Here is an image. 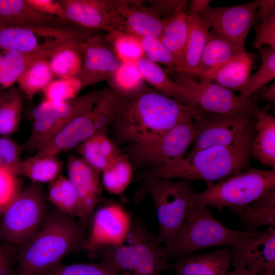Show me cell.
Returning <instances> with one entry per match:
<instances>
[{"instance_id":"1","label":"cell","mask_w":275,"mask_h":275,"mask_svg":"<svg viewBox=\"0 0 275 275\" xmlns=\"http://www.w3.org/2000/svg\"><path fill=\"white\" fill-rule=\"evenodd\" d=\"M207 114L145 84L135 93L123 96L112 125L117 142L139 145L153 142L177 125Z\"/></svg>"},{"instance_id":"2","label":"cell","mask_w":275,"mask_h":275,"mask_svg":"<svg viewBox=\"0 0 275 275\" xmlns=\"http://www.w3.org/2000/svg\"><path fill=\"white\" fill-rule=\"evenodd\" d=\"M86 229L59 210L48 212L37 233L18 245L14 275H40L66 256L85 250Z\"/></svg>"},{"instance_id":"3","label":"cell","mask_w":275,"mask_h":275,"mask_svg":"<svg viewBox=\"0 0 275 275\" xmlns=\"http://www.w3.org/2000/svg\"><path fill=\"white\" fill-rule=\"evenodd\" d=\"M255 133L251 125L241 138L230 145L199 150L171 165L149 170L143 177L199 180L204 181L208 187L246 169L251 156Z\"/></svg>"},{"instance_id":"4","label":"cell","mask_w":275,"mask_h":275,"mask_svg":"<svg viewBox=\"0 0 275 275\" xmlns=\"http://www.w3.org/2000/svg\"><path fill=\"white\" fill-rule=\"evenodd\" d=\"M259 231H237L215 218L208 207L195 205L179 233L170 243L160 245L161 255L168 261L215 246L237 247L244 239L260 233Z\"/></svg>"},{"instance_id":"5","label":"cell","mask_w":275,"mask_h":275,"mask_svg":"<svg viewBox=\"0 0 275 275\" xmlns=\"http://www.w3.org/2000/svg\"><path fill=\"white\" fill-rule=\"evenodd\" d=\"M143 178L142 190L149 195L156 211L159 228L156 237L160 244L167 245L180 231L195 205L197 193L193 188L191 180Z\"/></svg>"},{"instance_id":"6","label":"cell","mask_w":275,"mask_h":275,"mask_svg":"<svg viewBox=\"0 0 275 275\" xmlns=\"http://www.w3.org/2000/svg\"><path fill=\"white\" fill-rule=\"evenodd\" d=\"M123 96L109 87L103 89L94 105L72 120L37 151L41 155H56L76 148L94 134L112 125Z\"/></svg>"},{"instance_id":"7","label":"cell","mask_w":275,"mask_h":275,"mask_svg":"<svg viewBox=\"0 0 275 275\" xmlns=\"http://www.w3.org/2000/svg\"><path fill=\"white\" fill-rule=\"evenodd\" d=\"M275 188V169L250 168L224 178L195 197V205H204L221 211L238 207L255 201Z\"/></svg>"},{"instance_id":"8","label":"cell","mask_w":275,"mask_h":275,"mask_svg":"<svg viewBox=\"0 0 275 275\" xmlns=\"http://www.w3.org/2000/svg\"><path fill=\"white\" fill-rule=\"evenodd\" d=\"M43 186L33 182L20 189L2 211L0 239L19 245L40 229L47 214Z\"/></svg>"},{"instance_id":"9","label":"cell","mask_w":275,"mask_h":275,"mask_svg":"<svg viewBox=\"0 0 275 275\" xmlns=\"http://www.w3.org/2000/svg\"><path fill=\"white\" fill-rule=\"evenodd\" d=\"M197 133L193 121H186L153 142L129 145L124 153L136 166L149 167V170L167 167L184 157Z\"/></svg>"},{"instance_id":"10","label":"cell","mask_w":275,"mask_h":275,"mask_svg":"<svg viewBox=\"0 0 275 275\" xmlns=\"http://www.w3.org/2000/svg\"><path fill=\"white\" fill-rule=\"evenodd\" d=\"M89 36L87 30L77 25L52 28L0 25V49L31 52L81 42Z\"/></svg>"},{"instance_id":"11","label":"cell","mask_w":275,"mask_h":275,"mask_svg":"<svg viewBox=\"0 0 275 275\" xmlns=\"http://www.w3.org/2000/svg\"><path fill=\"white\" fill-rule=\"evenodd\" d=\"M166 70L177 83L191 91L196 106L207 113L254 116L260 109L249 98L237 96L216 83L201 86L187 74L168 68Z\"/></svg>"},{"instance_id":"12","label":"cell","mask_w":275,"mask_h":275,"mask_svg":"<svg viewBox=\"0 0 275 275\" xmlns=\"http://www.w3.org/2000/svg\"><path fill=\"white\" fill-rule=\"evenodd\" d=\"M246 114H207L193 120L198 133L188 155L205 148L230 145L241 138L252 125Z\"/></svg>"},{"instance_id":"13","label":"cell","mask_w":275,"mask_h":275,"mask_svg":"<svg viewBox=\"0 0 275 275\" xmlns=\"http://www.w3.org/2000/svg\"><path fill=\"white\" fill-rule=\"evenodd\" d=\"M132 220L121 205L114 202L95 211L89 224L90 230L85 247L89 256L103 246L124 244Z\"/></svg>"},{"instance_id":"14","label":"cell","mask_w":275,"mask_h":275,"mask_svg":"<svg viewBox=\"0 0 275 275\" xmlns=\"http://www.w3.org/2000/svg\"><path fill=\"white\" fill-rule=\"evenodd\" d=\"M258 6V0L227 7L209 6L197 15L204 19L220 37L244 49Z\"/></svg>"},{"instance_id":"15","label":"cell","mask_w":275,"mask_h":275,"mask_svg":"<svg viewBox=\"0 0 275 275\" xmlns=\"http://www.w3.org/2000/svg\"><path fill=\"white\" fill-rule=\"evenodd\" d=\"M66 19L79 27L107 33L124 32L114 0H58Z\"/></svg>"},{"instance_id":"16","label":"cell","mask_w":275,"mask_h":275,"mask_svg":"<svg viewBox=\"0 0 275 275\" xmlns=\"http://www.w3.org/2000/svg\"><path fill=\"white\" fill-rule=\"evenodd\" d=\"M82 64L77 78L82 88L108 81L121 62L104 35L97 32L80 44Z\"/></svg>"},{"instance_id":"17","label":"cell","mask_w":275,"mask_h":275,"mask_svg":"<svg viewBox=\"0 0 275 275\" xmlns=\"http://www.w3.org/2000/svg\"><path fill=\"white\" fill-rule=\"evenodd\" d=\"M68 178L74 186L79 200L77 218L86 227L99 203L102 191L101 173L80 157L71 155L67 162Z\"/></svg>"},{"instance_id":"18","label":"cell","mask_w":275,"mask_h":275,"mask_svg":"<svg viewBox=\"0 0 275 275\" xmlns=\"http://www.w3.org/2000/svg\"><path fill=\"white\" fill-rule=\"evenodd\" d=\"M233 266H243L258 275H275V228L269 227L231 248Z\"/></svg>"},{"instance_id":"19","label":"cell","mask_w":275,"mask_h":275,"mask_svg":"<svg viewBox=\"0 0 275 275\" xmlns=\"http://www.w3.org/2000/svg\"><path fill=\"white\" fill-rule=\"evenodd\" d=\"M127 239L134 249L132 275H159L162 270L171 269V263L160 254L161 244L156 235L142 223L133 219Z\"/></svg>"},{"instance_id":"20","label":"cell","mask_w":275,"mask_h":275,"mask_svg":"<svg viewBox=\"0 0 275 275\" xmlns=\"http://www.w3.org/2000/svg\"><path fill=\"white\" fill-rule=\"evenodd\" d=\"M102 91L103 89L93 90L73 99L72 108L66 113L33 121L30 136L22 145L23 149L30 152L37 151L72 120L91 107Z\"/></svg>"},{"instance_id":"21","label":"cell","mask_w":275,"mask_h":275,"mask_svg":"<svg viewBox=\"0 0 275 275\" xmlns=\"http://www.w3.org/2000/svg\"><path fill=\"white\" fill-rule=\"evenodd\" d=\"M123 20L124 32L138 37L159 38L164 25L162 19L145 1L114 0Z\"/></svg>"},{"instance_id":"22","label":"cell","mask_w":275,"mask_h":275,"mask_svg":"<svg viewBox=\"0 0 275 275\" xmlns=\"http://www.w3.org/2000/svg\"><path fill=\"white\" fill-rule=\"evenodd\" d=\"M0 25L52 28L76 25L60 17L42 13L26 0H0Z\"/></svg>"},{"instance_id":"23","label":"cell","mask_w":275,"mask_h":275,"mask_svg":"<svg viewBox=\"0 0 275 275\" xmlns=\"http://www.w3.org/2000/svg\"><path fill=\"white\" fill-rule=\"evenodd\" d=\"M243 50L222 38L213 30L209 32L198 65L199 84L204 86L213 82L219 69Z\"/></svg>"},{"instance_id":"24","label":"cell","mask_w":275,"mask_h":275,"mask_svg":"<svg viewBox=\"0 0 275 275\" xmlns=\"http://www.w3.org/2000/svg\"><path fill=\"white\" fill-rule=\"evenodd\" d=\"M231 249L190 254L171 263L175 275H226L231 262Z\"/></svg>"},{"instance_id":"25","label":"cell","mask_w":275,"mask_h":275,"mask_svg":"<svg viewBox=\"0 0 275 275\" xmlns=\"http://www.w3.org/2000/svg\"><path fill=\"white\" fill-rule=\"evenodd\" d=\"M144 81L154 90L187 105L197 107L191 91L172 79L166 69L144 56L134 62Z\"/></svg>"},{"instance_id":"26","label":"cell","mask_w":275,"mask_h":275,"mask_svg":"<svg viewBox=\"0 0 275 275\" xmlns=\"http://www.w3.org/2000/svg\"><path fill=\"white\" fill-rule=\"evenodd\" d=\"M69 43L31 52L15 50H3L4 61L0 71V91L10 87L20 75L34 63L41 60H47L61 48Z\"/></svg>"},{"instance_id":"27","label":"cell","mask_w":275,"mask_h":275,"mask_svg":"<svg viewBox=\"0 0 275 275\" xmlns=\"http://www.w3.org/2000/svg\"><path fill=\"white\" fill-rule=\"evenodd\" d=\"M188 35L182 58L179 66L170 69L187 74L197 76L200 59L207 40L210 25L198 15H187Z\"/></svg>"},{"instance_id":"28","label":"cell","mask_w":275,"mask_h":275,"mask_svg":"<svg viewBox=\"0 0 275 275\" xmlns=\"http://www.w3.org/2000/svg\"><path fill=\"white\" fill-rule=\"evenodd\" d=\"M239 218L244 231L263 226L275 228V188L245 206L228 208Z\"/></svg>"},{"instance_id":"29","label":"cell","mask_w":275,"mask_h":275,"mask_svg":"<svg viewBox=\"0 0 275 275\" xmlns=\"http://www.w3.org/2000/svg\"><path fill=\"white\" fill-rule=\"evenodd\" d=\"M76 148L79 157L101 173L123 152L104 131L94 134Z\"/></svg>"},{"instance_id":"30","label":"cell","mask_w":275,"mask_h":275,"mask_svg":"<svg viewBox=\"0 0 275 275\" xmlns=\"http://www.w3.org/2000/svg\"><path fill=\"white\" fill-rule=\"evenodd\" d=\"M256 135L251 155L265 166L275 169V118L259 109L256 114Z\"/></svg>"},{"instance_id":"31","label":"cell","mask_w":275,"mask_h":275,"mask_svg":"<svg viewBox=\"0 0 275 275\" xmlns=\"http://www.w3.org/2000/svg\"><path fill=\"white\" fill-rule=\"evenodd\" d=\"M253 65V59L244 49L219 69L213 81L228 89L240 92L249 81Z\"/></svg>"},{"instance_id":"32","label":"cell","mask_w":275,"mask_h":275,"mask_svg":"<svg viewBox=\"0 0 275 275\" xmlns=\"http://www.w3.org/2000/svg\"><path fill=\"white\" fill-rule=\"evenodd\" d=\"M62 164L56 155H35L21 160L15 174L31 179L33 182H51L58 176Z\"/></svg>"},{"instance_id":"33","label":"cell","mask_w":275,"mask_h":275,"mask_svg":"<svg viewBox=\"0 0 275 275\" xmlns=\"http://www.w3.org/2000/svg\"><path fill=\"white\" fill-rule=\"evenodd\" d=\"M186 9V8H182L172 17L164 19V25L158 38L178 60L179 64L184 53L188 35Z\"/></svg>"},{"instance_id":"34","label":"cell","mask_w":275,"mask_h":275,"mask_svg":"<svg viewBox=\"0 0 275 275\" xmlns=\"http://www.w3.org/2000/svg\"><path fill=\"white\" fill-rule=\"evenodd\" d=\"M133 175V164L128 156L122 152L101 173L102 186L111 194L122 196L129 186Z\"/></svg>"},{"instance_id":"35","label":"cell","mask_w":275,"mask_h":275,"mask_svg":"<svg viewBox=\"0 0 275 275\" xmlns=\"http://www.w3.org/2000/svg\"><path fill=\"white\" fill-rule=\"evenodd\" d=\"M23 100L20 91L11 88L0 97V135L8 136L19 129Z\"/></svg>"},{"instance_id":"36","label":"cell","mask_w":275,"mask_h":275,"mask_svg":"<svg viewBox=\"0 0 275 275\" xmlns=\"http://www.w3.org/2000/svg\"><path fill=\"white\" fill-rule=\"evenodd\" d=\"M48 199L59 211L73 218L78 217V198L68 178L60 176L50 182Z\"/></svg>"},{"instance_id":"37","label":"cell","mask_w":275,"mask_h":275,"mask_svg":"<svg viewBox=\"0 0 275 275\" xmlns=\"http://www.w3.org/2000/svg\"><path fill=\"white\" fill-rule=\"evenodd\" d=\"M79 43L66 46L54 53L48 60L54 75L59 78H76L82 64Z\"/></svg>"},{"instance_id":"38","label":"cell","mask_w":275,"mask_h":275,"mask_svg":"<svg viewBox=\"0 0 275 275\" xmlns=\"http://www.w3.org/2000/svg\"><path fill=\"white\" fill-rule=\"evenodd\" d=\"M54 75L47 60H41L33 64L18 77L19 88L29 100L43 91L53 80Z\"/></svg>"},{"instance_id":"39","label":"cell","mask_w":275,"mask_h":275,"mask_svg":"<svg viewBox=\"0 0 275 275\" xmlns=\"http://www.w3.org/2000/svg\"><path fill=\"white\" fill-rule=\"evenodd\" d=\"M261 59V64L257 71L250 75L245 87L240 95L244 98L260 89L275 78V50L268 46L258 49Z\"/></svg>"},{"instance_id":"40","label":"cell","mask_w":275,"mask_h":275,"mask_svg":"<svg viewBox=\"0 0 275 275\" xmlns=\"http://www.w3.org/2000/svg\"><path fill=\"white\" fill-rule=\"evenodd\" d=\"M119 271L131 273L134 259L133 246L124 244L111 245L98 249L91 257Z\"/></svg>"},{"instance_id":"41","label":"cell","mask_w":275,"mask_h":275,"mask_svg":"<svg viewBox=\"0 0 275 275\" xmlns=\"http://www.w3.org/2000/svg\"><path fill=\"white\" fill-rule=\"evenodd\" d=\"M144 80L134 63L121 64L107 81L111 89L120 94L127 96L138 92L144 86Z\"/></svg>"},{"instance_id":"42","label":"cell","mask_w":275,"mask_h":275,"mask_svg":"<svg viewBox=\"0 0 275 275\" xmlns=\"http://www.w3.org/2000/svg\"><path fill=\"white\" fill-rule=\"evenodd\" d=\"M104 36L121 63H134L144 56L136 36L125 32L109 33Z\"/></svg>"},{"instance_id":"43","label":"cell","mask_w":275,"mask_h":275,"mask_svg":"<svg viewBox=\"0 0 275 275\" xmlns=\"http://www.w3.org/2000/svg\"><path fill=\"white\" fill-rule=\"evenodd\" d=\"M40 275H132L121 272L102 262L76 263L65 265L60 263Z\"/></svg>"},{"instance_id":"44","label":"cell","mask_w":275,"mask_h":275,"mask_svg":"<svg viewBox=\"0 0 275 275\" xmlns=\"http://www.w3.org/2000/svg\"><path fill=\"white\" fill-rule=\"evenodd\" d=\"M82 88L76 78H59L52 80L43 91L45 100L64 103L76 98Z\"/></svg>"},{"instance_id":"45","label":"cell","mask_w":275,"mask_h":275,"mask_svg":"<svg viewBox=\"0 0 275 275\" xmlns=\"http://www.w3.org/2000/svg\"><path fill=\"white\" fill-rule=\"evenodd\" d=\"M136 37L140 41L145 57L155 63L163 64L167 66L168 68L174 69L178 66V60L170 52L158 38Z\"/></svg>"},{"instance_id":"46","label":"cell","mask_w":275,"mask_h":275,"mask_svg":"<svg viewBox=\"0 0 275 275\" xmlns=\"http://www.w3.org/2000/svg\"><path fill=\"white\" fill-rule=\"evenodd\" d=\"M23 150V146L13 140L8 136L0 137V168L7 169L15 174L21 161L20 156Z\"/></svg>"},{"instance_id":"47","label":"cell","mask_w":275,"mask_h":275,"mask_svg":"<svg viewBox=\"0 0 275 275\" xmlns=\"http://www.w3.org/2000/svg\"><path fill=\"white\" fill-rule=\"evenodd\" d=\"M20 190L17 176L0 168V214Z\"/></svg>"},{"instance_id":"48","label":"cell","mask_w":275,"mask_h":275,"mask_svg":"<svg viewBox=\"0 0 275 275\" xmlns=\"http://www.w3.org/2000/svg\"><path fill=\"white\" fill-rule=\"evenodd\" d=\"M256 37L252 43L254 48L259 49L267 45L275 50V14L260 23L254 25Z\"/></svg>"},{"instance_id":"49","label":"cell","mask_w":275,"mask_h":275,"mask_svg":"<svg viewBox=\"0 0 275 275\" xmlns=\"http://www.w3.org/2000/svg\"><path fill=\"white\" fill-rule=\"evenodd\" d=\"M72 100L64 103L43 100L33 109L32 114L33 121L51 117L68 112L71 108Z\"/></svg>"},{"instance_id":"50","label":"cell","mask_w":275,"mask_h":275,"mask_svg":"<svg viewBox=\"0 0 275 275\" xmlns=\"http://www.w3.org/2000/svg\"><path fill=\"white\" fill-rule=\"evenodd\" d=\"M188 1L153 0L146 3L162 19L174 16L180 9L186 8Z\"/></svg>"},{"instance_id":"51","label":"cell","mask_w":275,"mask_h":275,"mask_svg":"<svg viewBox=\"0 0 275 275\" xmlns=\"http://www.w3.org/2000/svg\"><path fill=\"white\" fill-rule=\"evenodd\" d=\"M26 1L32 7L42 13L66 20L63 9L58 0Z\"/></svg>"},{"instance_id":"52","label":"cell","mask_w":275,"mask_h":275,"mask_svg":"<svg viewBox=\"0 0 275 275\" xmlns=\"http://www.w3.org/2000/svg\"><path fill=\"white\" fill-rule=\"evenodd\" d=\"M275 14L274 0H258L254 23L259 24Z\"/></svg>"},{"instance_id":"53","label":"cell","mask_w":275,"mask_h":275,"mask_svg":"<svg viewBox=\"0 0 275 275\" xmlns=\"http://www.w3.org/2000/svg\"><path fill=\"white\" fill-rule=\"evenodd\" d=\"M0 275H14L10 255L0 243Z\"/></svg>"},{"instance_id":"54","label":"cell","mask_w":275,"mask_h":275,"mask_svg":"<svg viewBox=\"0 0 275 275\" xmlns=\"http://www.w3.org/2000/svg\"><path fill=\"white\" fill-rule=\"evenodd\" d=\"M211 2V0L190 1L186 11V15L189 16L198 14L210 6L209 4Z\"/></svg>"},{"instance_id":"55","label":"cell","mask_w":275,"mask_h":275,"mask_svg":"<svg viewBox=\"0 0 275 275\" xmlns=\"http://www.w3.org/2000/svg\"><path fill=\"white\" fill-rule=\"evenodd\" d=\"M260 96L264 101L270 103H274L275 83L273 82L268 86L263 88L260 92Z\"/></svg>"},{"instance_id":"56","label":"cell","mask_w":275,"mask_h":275,"mask_svg":"<svg viewBox=\"0 0 275 275\" xmlns=\"http://www.w3.org/2000/svg\"><path fill=\"white\" fill-rule=\"evenodd\" d=\"M226 275H258L256 273L248 270L243 266L234 267V270L230 272H227Z\"/></svg>"},{"instance_id":"57","label":"cell","mask_w":275,"mask_h":275,"mask_svg":"<svg viewBox=\"0 0 275 275\" xmlns=\"http://www.w3.org/2000/svg\"><path fill=\"white\" fill-rule=\"evenodd\" d=\"M4 61V51L2 50L0 52V71Z\"/></svg>"},{"instance_id":"58","label":"cell","mask_w":275,"mask_h":275,"mask_svg":"<svg viewBox=\"0 0 275 275\" xmlns=\"http://www.w3.org/2000/svg\"><path fill=\"white\" fill-rule=\"evenodd\" d=\"M1 92H2V91H0V97H1Z\"/></svg>"},{"instance_id":"59","label":"cell","mask_w":275,"mask_h":275,"mask_svg":"<svg viewBox=\"0 0 275 275\" xmlns=\"http://www.w3.org/2000/svg\"><path fill=\"white\" fill-rule=\"evenodd\" d=\"M172 275H175V274L174 273Z\"/></svg>"}]
</instances>
